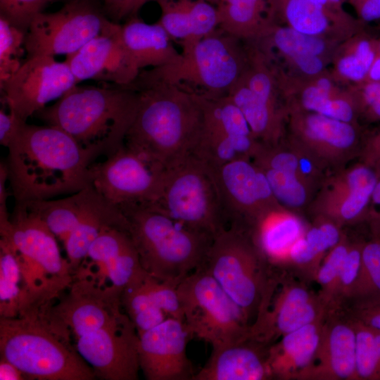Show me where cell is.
I'll list each match as a JSON object with an SVG mask.
<instances>
[{
    "instance_id": "cell-1",
    "label": "cell",
    "mask_w": 380,
    "mask_h": 380,
    "mask_svg": "<svg viewBox=\"0 0 380 380\" xmlns=\"http://www.w3.org/2000/svg\"><path fill=\"white\" fill-rule=\"evenodd\" d=\"M7 148L15 202L49 199L91 186L90 166L96 158L58 127L24 122Z\"/></svg>"
},
{
    "instance_id": "cell-2",
    "label": "cell",
    "mask_w": 380,
    "mask_h": 380,
    "mask_svg": "<svg viewBox=\"0 0 380 380\" xmlns=\"http://www.w3.org/2000/svg\"><path fill=\"white\" fill-rule=\"evenodd\" d=\"M139 101L125 145L165 170L194 155L203 129L199 95L140 73Z\"/></svg>"
},
{
    "instance_id": "cell-3",
    "label": "cell",
    "mask_w": 380,
    "mask_h": 380,
    "mask_svg": "<svg viewBox=\"0 0 380 380\" xmlns=\"http://www.w3.org/2000/svg\"><path fill=\"white\" fill-rule=\"evenodd\" d=\"M77 84L35 114L64 130L95 158L109 156L125 145L139 101L138 91L130 84Z\"/></svg>"
},
{
    "instance_id": "cell-4",
    "label": "cell",
    "mask_w": 380,
    "mask_h": 380,
    "mask_svg": "<svg viewBox=\"0 0 380 380\" xmlns=\"http://www.w3.org/2000/svg\"><path fill=\"white\" fill-rule=\"evenodd\" d=\"M144 270L180 283L203 264L214 236L172 218L151 203L120 208Z\"/></svg>"
},
{
    "instance_id": "cell-5",
    "label": "cell",
    "mask_w": 380,
    "mask_h": 380,
    "mask_svg": "<svg viewBox=\"0 0 380 380\" xmlns=\"http://www.w3.org/2000/svg\"><path fill=\"white\" fill-rule=\"evenodd\" d=\"M0 319L1 357L29 379L92 380L93 369L71 348L68 338L34 308Z\"/></svg>"
},
{
    "instance_id": "cell-6",
    "label": "cell",
    "mask_w": 380,
    "mask_h": 380,
    "mask_svg": "<svg viewBox=\"0 0 380 380\" xmlns=\"http://www.w3.org/2000/svg\"><path fill=\"white\" fill-rule=\"evenodd\" d=\"M179 44L182 51L175 62L140 74L200 96L219 97L227 94L248 63L246 42L219 28Z\"/></svg>"
},
{
    "instance_id": "cell-7",
    "label": "cell",
    "mask_w": 380,
    "mask_h": 380,
    "mask_svg": "<svg viewBox=\"0 0 380 380\" xmlns=\"http://www.w3.org/2000/svg\"><path fill=\"white\" fill-rule=\"evenodd\" d=\"M201 267L241 308L251 325L274 273L247 232L232 225L219 232L214 236Z\"/></svg>"
},
{
    "instance_id": "cell-8",
    "label": "cell",
    "mask_w": 380,
    "mask_h": 380,
    "mask_svg": "<svg viewBox=\"0 0 380 380\" xmlns=\"http://www.w3.org/2000/svg\"><path fill=\"white\" fill-rule=\"evenodd\" d=\"M172 218L215 236L227 227L210 167L194 155L165 170L151 203Z\"/></svg>"
},
{
    "instance_id": "cell-9",
    "label": "cell",
    "mask_w": 380,
    "mask_h": 380,
    "mask_svg": "<svg viewBox=\"0 0 380 380\" xmlns=\"http://www.w3.org/2000/svg\"><path fill=\"white\" fill-rule=\"evenodd\" d=\"M177 290L190 338L215 348L250 336L251 325L241 308L203 268L186 277Z\"/></svg>"
},
{
    "instance_id": "cell-10",
    "label": "cell",
    "mask_w": 380,
    "mask_h": 380,
    "mask_svg": "<svg viewBox=\"0 0 380 380\" xmlns=\"http://www.w3.org/2000/svg\"><path fill=\"white\" fill-rule=\"evenodd\" d=\"M330 310L306 281L281 271L275 276L250 327V337L270 346L284 334L325 318Z\"/></svg>"
},
{
    "instance_id": "cell-11",
    "label": "cell",
    "mask_w": 380,
    "mask_h": 380,
    "mask_svg": "<svg viewBox=\"0 0 380 380\" xmlns=\"http://www.w3.org/2000/svg\"><path fill=\"white\" fill-rule=\"evenodd\" d=\"M111 20L90 0H72L53 13H39L25 39L27 58L73 54L98 36Z\"/></svg>"
},
{
    "instance_id": "cell-12",
    "label": "cell",
    "mask_w": 380,
    "mask_h": 380,
    "mask_svg": "<svg viewBox=\"0 0 380 380\" xmlns=\"http://www.w3.org/2000/svg\"><path fill=\"white\" fill-rule=\"evenodd\" d=\"M165 172L159 164L124 145L103 161L91 165V186L119 208L152 203Z\"/></svg>"
},
{
    "instance_id": "cell-13",
    "label": "cell",
    "mask_w": 380,
    "mask_h": 380,
    "mask_svg": "<svg viewBox=\"0 0 380 380\" xmlns=\"http://www.w3.org/2000/svg\"><path fill=\"white\" fill-rule=\"evenodd\" d=\"M77 84L65 61L37 55L27 58L19 69L1 87L4 103L23 121L55 99H59Z\"/></svg>"
},
{
    "instance_id": "cell-14",
    "label": "cell",
    "mask_w": 380,
    "mask_h": 380,
    "mask_svg": "<svg viewBox=\"0 0 380 380\" xmlns=\"http://www.w3.org/2000/svg\"><path fill=\"white\" fill-rule=\"evenodd\" d=\"M210 168L227 227L245 229L266 211L279 205L265 173L251 158Z\"/></svg>"
},
{
    "instance_id": "cell-15",
    "label": "cell",
    "mask_w": 380,
    "mask_h": 380,
    "mask_svg": "<svg viewBox=\"0 0 380 380\" xmlns=\"http://www.w3.org/2000/svg\"><path fill=\"white\" fill-rule=\"evenodd\" d=\"M76 350L106 380H137L139 335L125 313L116 321L75 338Z\"/></svg>"
},
{
    "instance_id": "cell-16",
    "label": "cell",
    "mask_w": 380,
    "mask_h": 380,
    "mask_svg": "<svg viewBox=\"0 0 380 380\" xmlns=\"http://www.w3.org/2000/svg\"><path fill=\"white\" fill-rule=\"evenodd\" d=\"M10 225L1 232L15 250L23 272L34 269L51 275L62 287L71 281L68 260L61 256L57 237L38 217L21 203H15Z\"/></svg>"
},
{
    "instance_id": "cell-17",
    "label": "cell",
    "mask_w": 380,
    "mask_h": 380,
    "mask_svg": "<svg viewBox=\"0 0 380 380\" xmlns=\"http://www.w3.org/2000/svg\"><path fill=\"white\" fill-rule=\"evenodd\" d=\"M77 84L93 80L126 86L141 70L127 51L121 37V25L111 20L100 34L72 55L66 56Z\"/></svg>"
},
{
    "instance_id": "cell-18",
    "label": "cell",
    "mask_w": 380,
    "mask_h": 380,
    "mask_svg": "<svg viewBox=\"0 0 380 380\" xmlns=\"http://www.w3.org/2000/svg\"><path fill=\"white\" fill-rule=\"evenodd\" d=\"M190 336L183 321L168 317L139 335L140 369L148 380H192L186 355Z\"/></svg>"
},
{
    "instance_id": "cell-19",
    "label": "cell",
    "mask_w": 380,
    "mask_h": 380,
    "mask_svg": "<svg viewBox=\"0 0 380 380\" xmlns=\"http://www.w3.org/2000/svg\"><path fill=\"white\" fill-rule=\"evenodd\" d=\"M355 329L342 309L330 310L312 364L298 380H356Z\"/></svg>"
},
{
    "instance_id": "cell-20",
    "label": "cell",
    "mask_w": 380,
    "mask_h": 380,
    "mask_svg": "<svg viewBox=\"0 0 380 380\" xmlns=\"http://www.w3.org/2000/svg\"><path fill=\"white\" fill-rule=\"evenodd\" d=\"M269 346L251 337L212 348L210 356L192 380L272 379Z\"/></svg>"
},
{
    "instance_id": "cell-21",
    "label": "cell",
    "mask_w": 380,
    "mask_h": 380,
    "mask_svg": "<svg viewBox=\"0 0 380 380\" xmlns=\"http://www.w3.org/2000/svg\"><path fill=\"white\" fill-rule=\"evenodd\" d=\"M307 229L298 216L272 208L243 229L273 272L285 271L290 251Z\"/></svg>"
},
{
    "instance_id": "cell-22",
    "label": "cell",
    "mask_w": 380,
    "mask_h": 380,
    "mask_svg": "<svg viewBox=\"0 0 380 380\" xmlns=\"http://www.w3.org/2000/svg\"><path fill=\"white\" fill-rule=\"evenodd\" d=\"M87 258L103 269L111 285L122 291L148 274L125 227L106 228L91 245Z\"/></svg>"
},
{
    "instance_id": "cell-23",
    "label": "cell",
    "mask_w": 380,
    "mask_h": 380,
    "mask_svg": "<svg viewBox=\"0 0 380 380\" xmlns=\"http://www.w3.org/2000/svg\"><path fill=\"white\" fill-rule=\"evenodd\" d=\"M113 226L127 227V219L121 210L93 186L84 188L80 220L63 242L71 273H77L91 245L100 234Z\"/></svg>"
},
{
    "instance_id": "cell-24",
    "label": "cell",
    "mask_w": 380,
    "mask_h": 380,
    "mask_svg": "<svg viewBox=\"0 0 380 380\" xmlns=\"http://www.w3.org/2000/svg\"><path fill=\"white\" fill-rule=\"evenodd\" d=\"M271 22L298 32L343 41L362 30V23L338 18L308 0H268Z\"/></svg>"
},
{
    "instance_id": "cell-25",
    "label": "cell",
    "mask_w": 380,
    "mask_h": 380,
    "mask_svg": "<svg viewBox=\"0 0 380 380\" xmlns=\"http://www.w3.org/2000/svg\"><path fill=\"white\" fill-rule=\"evenodd\" d=\"M326 317L284 334L269 346L267 362L272 379H297L312 364Z\"/></svg>"
},
{
    "instance_id": "cell-26",
    "label": "cell",
    "mask_w": 380,
    "mask_h": 380,
    "mask_svg": "<svg viewBox=\"0 0 380 380\" xmlns=\"http://www.w3.org/2000/svg\"><path fill=\"white\" fill-rule=\"evenodd\" d=\"M291 127L303 143L319 153L331 156L354 149L358 133L354 123L306 110L291 115Z\"/></svg>"
},
{
    "instance_id": "cell-27",
    "label": "cell",
    "mask_w": 380,
    "mask_h": 380,
    "mask_svg": "<svg viewBox=\"0 0 380 380\" xmlns=\"http://www.w3.org/2000/svg\"><path fill=\"white\" fill-rule=\"evenodd\" d=\"M121 37L140 70L172 63L180 55L175 48L172 39L159 22L150 24L137 15L128 18L121 25Z\"/></svg>"
},
{
    "instance_id": "cell-28",
    "label": "cell",
    "mask_w": 380,
    "mask_h": 380,
    "mask_svg": "<svg viewBox=\"0 0 380 380\" xmlns=\"http://www.w3.org/2000/svg\"><path fill=\"white\" fill-rule=\"evenodd\" d=\"M160 6L158 22L179 43L200 39L218 28L215 6L205 0H154Z\"/></svg>"
},
{
    "instance_id": "cell-29",
    "label": "cell",
    "mask_w": 380,
    "mask_h": 380,
    "mask_svg": "<svg viewBox=\"0 0 380 380\" xmlns=\"http://www.w3.org/2000/svg\"><path fill=\"white\" fill-rule=\"evenodd\" d=\"M379 178L377 168L365 163L350 169L330 193L334 207L329 210V219L340 225L368 217L372 195Z\"/></svg>"
},
{
    "instance_id": "cell-30",
    "label": "cell",
    "mask_w": 380,
    "mask_h": 380,
    "mask_svg": "<svg viewBox=\"0 0 380 380\" xmlns=\"http://www.w3.org/2000/svg\"><path fill=\"white\" fill-rule=\"evenodd\" d=\"M342 238L338 224L329 218L319 220L294 243L285 271L303 281H314L323 259Z\"/></svg>"
},
{
    "instance_id": "cell-31",
    "label": "cell",
    "mask_w": 380,
    "mask_h": 380,
    "mask_svg": "<svg viewBox=\"0 0 380 380\" xmlns=\"http://www.w3.org/2000/svg\"><path fill=\"white\" fill-rule=\"evenodd\" d=\"M218 28L245 42L260 39L268 27V0H220Z\"/></svg>"
},
{
    "instance_id": "cell-32",
    "label": "cell",
    "mask_w": 380,
    "mask_h": 380,
    "mask_svg": "<svg viewBox=\"0 0 380 380\" xmlns=\"http://www.w3.org/2000/svg\"><path fill=\"white\" fill-rule=\"evenodd\" d=\"M343 41L310 35L289 26L270 22L264 34L255 44L269 50H276L281 57L300 54L319 56L331 60Z\"/></svg>"
},
{
    "instance_id": "cell-33",
    "label": "cell",
    "mask_w": 380,
    "mask_h": 380,
    "mask_svg": "<svg viewBox=\"0 0 380 380\" xmlns=\"http://www.w3.org/2000/svg\"><path fill=\"white\" fill-rule=\"evenodd\" d=\"M200 97L203 129L198 144L220 141L239 135L253 136L243 113L228 95Z\"/></svg>"
},
{
    "instance_id": "cell-34",
    "label": "cell",
    "mask_w": 380,
    "mask_h": 380,
    "mask_svg": "<svg viewBox=\"0 0 380 380\" xmlns=\"http://www.w3.org/2000/svg\"><path fill=\"white\" fill-rule=\"evenodd\" d=\"M243 113L256 139L278 143L282 132V111L251 91L239 80L227 94Z\"/></svg>"
},
{
    "instance_id": "cell-35",
    "label": "cell",
    "mask_w": 380,
    "mask_h": 380,
    "mask_svg": "<svg viewBox=\"0 0 380 380\" xmlns=\"http://www.w3.org/2000/svg\"><path fill=\"white\" fill-rule=\"evenodd\" d=\"M84 189L58 200H32L21 203L38 217L53 234L64 242L76 227L81 215Z\"/></svg>"
},
{
    "instance_id": "cell-36",
    "label": "cell",
    "mask_w": 380,
    "mask_h": 380,
    "mask_svg": "<svg viewBox=\"0 0 380 380\" xmlns=\"http://www.w3.org/2000/svg\"><path fill=\"white\" fill-rule=\"evenodd\" d=\"M376 39L358 32L338 46L334 56L335 75L345 81L363 83L376 57Z\"/></svg>"
},
{
    "instance_id": "cell-37",
    "label": "cell",
    "mask_w": 380,
    "mask_h": 380,
    "mask_svg": "<svg viewBox=\"0 0 380 380\" xmlns=\"http://www.w3.org/2000/svg\"><path fill=\"white\" fill-rule=\"evenodd\" d=\"M23 276L16 253L8 239L0 241V309L1 317H13L19 313L25 293L19 286Z\"/></svg>"
},
{
    "instance_id": "cell-38",
    "label": "cell",
    "mask_w": 380,
    "mask_h": 380,
    "mask_svg": "<svg viewBox=\"0 0 380 380\" xmlns=\"http://www.w3.org/2000/svg\"><path fill=\"white\" fill-rule=\"evenodd\" d=\"M146 276L141 281L125 288L121 295L122 308L138 335L156 327L167 318L151 297L144 283Z\"/></svg>"
},
{
    "instance_id": "cell-39",
    "label": "cell",
    "mask_w": 380,
    "mask_h": 380,
    "mask_svg": "<svg viewBox=\"0 0 380 380\" xmlns=\"http://www.w3.org/2000/svg\"><path fill=\"white\" fill-rule=\"evenodd\" d=\"M350 318L356 336V380H380V331Z\"/></svg>"
},
{
    "instance_id": "cell-40",
    "label": "cell",
    "mask_w": 380,
    "mask_h": 380,
    "mask_svg": "<svg viewBox=\"0 0 380 380\" xmlns=\"http://www.w3.org/2000/svg\"><path fill=\"white\" fill-rule=\"evenodd\" d=\"M380 297V236L373 235L362 248L361 268L350 300Z\"/></svg>"
},
{
    "instance_id": "cell-41",
    "label": "cell",
    "mask_w": 380,
    "mask_h": 380,
    "mask_svg": "<svg viewBox=\"0 0 380 380\" xmlns=\"http://www.w3.org/2000/svg\"><path fill=\"white\" fill-rule=\"evenodd\" d=\"M350 243L343 236L339 243L326 255L315 275L314 281L320 288L318 293L331 310L337 309L336 296L338 282Z\"/></svg>"
},
{
    "instance_id": "cell-42",
    "label": "cell",
    "mask_w": 380,
    "mask_h": 380,
    "mask_svg": "<svg viewBox=\"0 0 380 380\" xmlns=\"http://www.w3.org/2000/svg\"><path fill=\"white\" fill-rule=\"evenodd\" d=\"M25 32L0 15V86L21 66Z\"/></svg>"
},
{
    "instance_id": "cell-43",
    "label": "cell",
    "mask_w": 380,
    "mask_h": 380,
    "mask_svg": "<svg viewBox=\"0 0 380 380\" xmlns=\"http://www.w3.org/2000/svg\"><path fill=\"white\" fill-rule=\"evenodd\" d=\"M270 185L274 197L279 204L288 208L303 206L308 199V191L302 179L285 172L261 168Z\"/></svg>"
},
{
    "instance_id": "cell-44",
    "label": "cell",
    "mask_w": 380,
    "mask_h": 380,
    "mask_svg": "<svg viewBox=\"0 0 380 380\" xmlns=\"http://www.w3.org/2000/svg\"><path fill=\"white\" fill-rule=\"evenodd\" d=\"M146 287L155 304L167 317L184 322V315L177 287L179 283L161 281L147 274L144 279Z\"/></svg>"
},
{
    "instance_id": "cell-45",
    "label": "cell",
    "mask_w": 380,
    "mask_h": 380,
    "mask_svg": "<svg viewBox=\"0 0 380 380\" xmlns=\"http://www.w3.org/2000/svg\"><path fill=\"white\" fill-rule=\"evenodd\" d=\"M363 243L364 242L351 243L348 251L337 286V309L342 308L350 300L356 285L361 268Z\"/></svg>"
},
{
    "instance_id": "cell-46",
    "label": "cell",
    "mask_w": 380,
    "mask_h": 380,
    "mask_svg": "<svg viewBox=\"0 0 380 380\" xmlns=\"http://www.w3.org/2000/svg\"><path fill=\"white\" fill-rule=\"evenodd\" d=\"M55 0H0L1 15L24 32L48 3Z\"/></svg>"
},
{
    "instance_id": "cell-47",
    "label": "cell",
    "mask_w": 380,
    "mask_h": 380,
    "mask_svg": "<svg viewBox=\"0 0 380 380\" xmlns=\"http://www.w3.org/2000/svg\"><path fill=\"white\" fill-rule=\"evenodd\" d=\"M342 309L350 317L380 331V297L354 300Z\"/></svg>"
},
{
    "instance_id": "cell-48",
    "label": "cell",
    "mask_w": 380,
    "mask_h": 380,
    "mask_svg": "<svg viewBox=\"0 0 380 380\" xmlns=\"http://www.w3.org/2000/svg\"><path fill=\"white\" fill-rule=\"evenodd\" d=\"M357 86L354 93L359 110L371 120H380V82H365Z\"/></svg>"
},
{
    "instance_id": "cell-49",
    "label": "cell",
    "mask_w": 380,
    "mask_h": 380,
    "mask_svg": "<svg viewBox=\"0 0 380 380\" xmlns=\"http://www.w3.org/2000/svg\"><path fill=\"white\" fill-rule=\"evenodd\" d=\"M286 63L303 78L317 77L325 72L329 59L316 55L300 54L282 57Z\"/></svg>"
},
{
    "instance_id": "cell-50",
    "label": "cell",
    "mask_w": 380,
    "mask_h": 380,
    "mask_svg": "<svg viewBox=\"0 0 380 380\" xmlns=\"http://www.w3.org/2000/svg\"><path fill=\"white\" fill-rule=\"evenodd\" d=\"M25 121L20 120L13 112L0 110V144L8 148L20 125Z\"/></svg>"
},
{
    "instance_id": "cell-51",
    "label": "cell",
    "mask_w": 380,
    "mask_h": 380,
    "mask_svg": "<svg viewBox=\"0 0 380 380\" xmlns=\"http://www.w3.org/2000/svg\"><path fill=\"white\" fill-rule=\"evenodd\" d=\"M362 23L380 19V0H348Z\"/></svg>"
},
{
    "instance_id": "cell-52",
    "label": "cell",
    "mask_w": 380,
    "mask_h": 380,
    "mask_svg": "<svg viewBox=\"0 0 380 380\" xmlns=\"http://www.w3.org/2000/svg\"><path fill=\"white\" fill-rule=\"evenodd\" d=\"M8 182V171L6 162L0 163V230L5 229L10 224V218L6 207L8 191L6 182Z\"/></svg>"
},
{
    "instance_id": "cell-53",
    "label": "cell",
    "mask_w": 380,
    "mask_h": 380,
    "mask_svg": "<svg viewBox=\"0 0 380 380\" xmlns=\"http://www.w3.org/2000/svg\"><path fill=\"white\" fill-rule=\"evenodd\" d=\"M368 217L371 222L373 234L380 235V178L372 195Z\"/></svg>"
},
{
    "instance_id": "cell-54",
    "label": "cell",
    "mask_w": 380,
    "mask_h": 380,
    "mask_svg": "<svg viewBox=\"0 0 380 380\" xmlns=\"http://www.w3.org/2000/svg\"><path fill=\"white\" fill-rule=\"evenodd\" d=\"M364 163L374 168L380 166V132L371 137L363 150Z\"/></svg>"
},
{
    "instance_id": "cell-55",
    "label": "cell",
    "mask_w": 380,
    "mask_h": 380,
    "mask_svg": "<svg viewBox=\"0 0 380 380\" xmlns=\"http://www.w3.org/2000/svg\"><path fill=\"white\" fill-rule=\"evenodd\" d=\"M0 379L23 380L27 379V378L16 366L4 358L1 357Z\"/></svg>"
},
{
    "instance_id": "cell-56",
    "label": "cell",
    "mask_w": 380,
    "mask_h": 380,
    "mask_svg": "<svg viewBox=\"0 0 380 380\" xmlns=\"http://www.w3.org/2000/svg\"><path fill=\"white\" fill-rule=\"evenodd\" d=\"M148 1L151 0H127L120 12L119 20L137 16L141 7Z\"/></svg>"
},
{
    "instance_id": "cell-57",
    "label": "cell",
    "mask_w": 380,
    "mask_h": 380,
    "mask_svg": "<svg viewBox=\"0 0 380 380\" xmlns=\"http://www.w3.org/2000/svg\"><path fill=\"white\" fill-rule=\"evenodd\" d=\"M126 1L127 0H104L106 9L110 14L113 21L116 22L119 20L120 12Z\"/></svg>"
},
{
    "instance_id": "cell-58",
    "label": "cell",
    "mask_w": 380,
    "mask_h": 380,
    "mask_svg": "<svg viewBox=\"0 0 380 380\" xmlns=\"http://www.w3.org/2000/svg\"><path fill=\"white\" fill-rule=\"evenodd\" d=\"M365 82H380V55H376Z\"/></svg>"
},
{
    "instance_id": "cell-59",
    "label": "cell",
    "mask_w": 380,
    "mask_h": 380,
    "mask_svg": "<svg viewBox=\"0 0 380 380\" xmlns=\"http://www.w3.org/2000/svg\"><path fill=\"white\" fill-rule=\"evenodd\" d=\"M220 0H207L208 2L212 4L214 6H217Z\"/></svg>"
},
{
    "instance_id": "cell-60",
    "label": "cell",
    "mask_w": 380,
    "mask_h": 380,
    "mask_svg": "<svg viewBox=\"0 0 380 380\" xmlns=\"http://www.w3.org/2000/svg\"><path fill=\"white\" fill-rule=\"evenodd\" d=\"M336 3H338V4H343V2L344 0H331Z\"/></svg>"
},
{
    "instance_id": "cell-61",
    "label": "cell",
    "mask_w": 380,
    "mask_h": 380,
    "mask_svg": "<svg viewBox=\"0 0 380 380\" xmlns=\"http://www.w3.org/2000/svg\"><path fill=\"white\" fill-rule=\"evenodd\" d=\"M205 1H207V0H205Z\"/></svg>"
}]
</instances>
